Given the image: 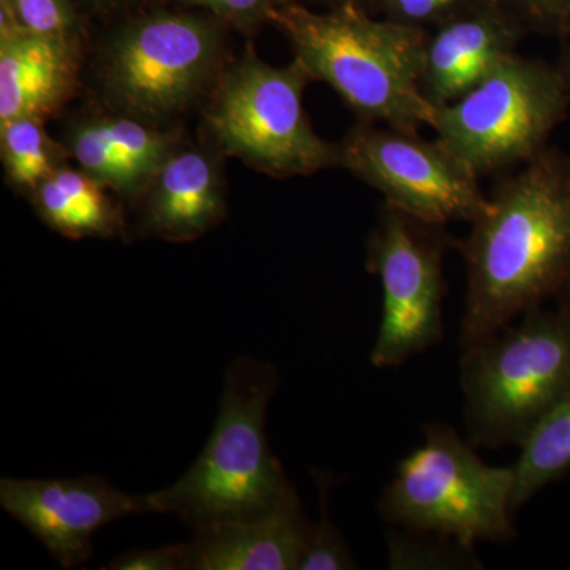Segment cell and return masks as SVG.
I'll list each match as a JSON object with an SVG mask.
<instances>
[{
	"mask_svg": "<svg viewBox=\"0 0 570 570\" xmlns=\"http://www.w3.org/2000/svg\"><path fill=\"white\" fill-rule=\"evenodd\" d=\"M0 156L11 186L29 194L70 157L45 129V121L29 116L0 122Z\"/></svg>",
	"mask_w": 570,
	"mask_h": 570,
	"instance_id": "d6986e66",
	"label": "cell"
},
{
	"mask_svg": "<svg viewBox=\"0 0 570 570\" xmlns=\"http://www.w3.org/2000/svg\"><path fill=\"white\" fill-rule=\"evenodd\" d=\"M82 45L28 31L0 3V122L61 111L80 80Z\"/></svg>",
	"mask_w": 570,
	"mask_h": 570,
	"instance_id": "5bb4252c",
	"label": "cell"
},
{
	"mask_svg": "<svg viewBox=\"0 0 570 570\" xmlns=\"http://www.w3.org/2000/svg\"><path fill=\"white\" fill-rule=\"evenodd\" d=\"M184 9L205 11L232 29L254 32L262 26L272 24L281 7L292 0H165Z\"/></svg>",
	"mask_w": 570,
	"mask_h": 570,
	"instance_id": "cb8c5ba5",
	"label": "cell"
},
{
	"mask_svg": "<svg viewBox=\"0 0 570 570\" xmlns=\"http://www.w3.org/2000/svg\"><path fill=\"white\" fill-rule=\"evenodd\" d=\"M309 81L298 59L272 66L249 45L227 62L205 99V130L214 148L279 179L337 167L336 142L318 137L305 111Z\"/></svg>",
	"mask_w": 570,
	"mask_h": 570,
	"instance_id": "8992f818",
	"label": "cell"
},
{
	"mask_svg": "<svg viewBox=\"0 0 570 570\" xmlns=\"http://www.w3.org/2000/svg\"><path fill=\"white\" fill-rule=\"evenodd\" d=\"M390 569L478 568L474 547L441 535L438 542L414 539V534H392L389 542Z\"/></svg>",
	"mask_w": 570,
	"mask_h": 570,
	"instance_id": "ffe728a7",
	"label": "cell"
},
{
	"mask_svg": "<svg viewBox=\"0 0 570 570\" xmlns=\"http://www.w3.org/2000/svg\"><path fill=\"white\" fill-rule=\"evenodd\" d=\"M62 145L77 167L110 193L138 200L183 142L171 127L104 108L71 122Z\"/></svg>",
	"mask_w": 570,
	"mask_h": 570,
	"instance_id": "4fadbf2b",
	"label": "cell"
},
{
	"mask_svg": "<svg viewBox=\"0 0 570 570\" xmlns=\"http://www.w3.org/2000/svg\"><path fill=\"white\" fill-rule=\"evenodd\" d=\"M313 524L291 489L275 508L247 520L217 521L195 528L184 543V570L299 569Z\"/></svg>",
	"mask_w": 570,
	"mask_h": 570,
	"instance_id": "9a60e30c",
	"label": "cell"
},
{
	"mask_svg": "<svg viewBox=\"0 0 570 570\" xmlns=\"http://www.w3.org/2000/svg\"><path fill=\"white\" fill-rule=\"evenodd\" d=\"M558 69H560L562 78H564L570 92V47L566 48L564 52H562L561 61L558 63Z\"/></svg>",
	"mask_w": 570,
	"mask_h": 570,
	"instance_id": "f1b7e54d",
	"label": "cell"
},
{
	"mask_svg": "<svg viewBox=\"0 0 570 570\" xmlns=\"http://www.w3.org/2000/svg\"><path fill=\"white\" fill-rule=\"evenodd\" d=\"M528 32L498 0L431 29L423 48V96L434 108L455 102L517 55Z\"/></svg>",
	"mask_w": 570,
	"mask_h": 570,
	"instance_id": "7c38bea8",
	"label": "cell"
},
{
	"mask_svg": "<svg viewBox=\"0 0 570 570\" xmlns=\"http://www.w3.org/2000/svg\"><path fill=\"white\" fill-rule=\"evenodd\" d=\"M560 294L564 295V298L568 299V306H566V309L570 311V275L568 281H566V284L562 285Z\"/></svg>",
	"mask_w": 570,
	"mask_h": 570,
	"instance_id": "f546056e",
	"label": "cell"
},
{
	"mask_svg": "<svg viewBox=\"0 0 570 570\" xmlns=\"http://www.w3.org/2000/svg\"><path fill=\"white\" fill-rule=\"evenodd\" d=\"M31 195L41 220L67 238H107L121 230V212L110 190L81 168L62 165Z\"/></svg>",
	"mask_w": 570,
	"mask_h": 570,
	"instance_id": "e0dca14e",
	"label": "cell"
},
{
	"mask_svg": "<svg viewBox=\"0 0 570 570\" xmlns=\"http://www.w3.org/2000/svg\"><path fill=\"white\" fill-rule=\"evenodd\" d=\"M318 494H321V517L311 530L309 540L298 570H347L356 569L343 535L330 520V478L316 472Z\"/></svg>",
	"mask_w": 570,
	"mask_h": 570,
	"instance_id": "7402d4cb",
	"label": "cell"
},
{
	"mask_svg": "<svg viewBox=\"0 0 570 570\" xmlns=\"http://www.w3.org/2000/svg\"><path fill=\"white\" fill-rule=\"evenodd\" d=\"M468 439L487 448L523 444L570 392V311L542 306L463 347Z\"/></svg>",
	"mask_w": 570,
	"mask_h": 570,
	"instance_id": "5b68a950",
	"label": "cell"
},
{
	"mask_svg": "<svg viewBox=\"0 0 570 570\" xmlns=\"http://www.w3.org/2000/svg\"><path fill=\"white\" fill-rule=\"evenodd\" d=\"M0 504L51 551L63 568L92 553V535L124 517L149 513L146 494L134 497L97 475L75 479H2Z\"/></svg>",
	"mask_w": 570,
	"mask_h": 570,
	"instance_id": "8fae6325",
	"label": "cell"
},
{
	"mask_svg": "<svg viewBox=\"0 0 570 570\" xmlns=\"http://www.w3.org/2000/svg\"><path fill=\"white\" fill-rule=\"evenodd\" d=\"M336 146L337 167L428 224H472L489 206L479 176L438 138L358 121Z\"/></svg>",
	"mask_w": 570,
	"mask_h": 570,
	"instance_id": "30bf717a",
	"label": "cell"
},
{
	"mask_svg": "<svg viewBox=\"0 0 570 570\" xmlns=\"http://www.w3.org/2000/svg\"><path fill=\"white\" fill-rule=\"evenodd\" d=\"M272 24L313 80L326 82L358 121L409 134L433 124L436 108L420 88L428 31L362 7L314 10L295 0L276 11Z\"/></svg>",
	"mask_w": 570,
	"mask_h": 570,
	"instance_id": "7a4b0ae2",
	"label": "cell"
},
{
	"mask_svg": "<svg viewBox=\"0 0 570 570\" xmlns=\"http://www.w3.org/2000/svg\"><path fill=\"white\" fill-rule=\"evenodd\" d=\"M165 0H73L82 18L110 22Z\"/></svg>",
	"mask_w": 570,
	"mask_h": 570,
	"instance_id": "4316f807",
	"label": "cell"
},
{
	"mask_svg": "<svg viewBox=\"0 0 570 570\" xmlns=\"http://www.w3.org/2000/svg\"><path fill=\"white\" fill-rule=\"evenodd\" d=\"M531 31L570 37V0H498Z\"/></svg>",
	"mask_w": 570,
	"mask_h": 570,
	"instance_id": "d4e9b609",
	"label": "cell"
},
{
	"mask_svg": "<svg viewBox=\"0 0 570 570\" xmlns=\"http://www.w3.org/2000/svg\"><path fill=\"white\" fill-rule=\"evenodd\" d=\"M569 105L560 69L517 52L459 100L436 108L431 129L480 178L542 153Z\"/></svg>",
	"mask_w": 570,
	"mask_h": 570,
	"instance_id": "ba28073f",
	"label": "cell"
},
{
	"mask_svg": "<svg viewBox=\"0 0 570 570\" xmlns=\"http://www.w3.org/2000/svg\"><path fill=\"white\" fill-rule=\"evenodd\" d=\"M513 468L512 509L570 472V392L562 397L520 445Z\"/></svg>",
	"mask_w": 570,
	"mask_h": 570,
	"instance_id": "ac0fdd59",
	"label": "cell"
},
{
	"mask_svg": "<svg viewBox=\"0 0 570 570\" xmlns=\"http://www.w3.org/2000/svg\"><path fill=\"white\" fill-rule=\"evenodd\" d=\"M184 543L160 549L134 550L111 561L110 570H183Z\"/></svg>",
	"mask_w": 570,
	"mask_h": 570,
	"instance_id": "484cf974",
	"label": "cell"
},
{
	"mask_svg": "<svg viewBox=\"0 0 570 570\" xmlns=\"http://www.w3.org/2000/svg\"><path fill=\"white\" fill-rule=\"evenodd\" d=\"M466 265L461 346L560 294L570 275V159L547 146L502 179L460 243Z\"/></svg>",
	"mask_w": 570,
	"mask_h": 570,
	"instance_id": "6da1fadb",
	"label": "cell"
},
{
	"mask_svg": "<svg viewBox=\"0 0 570 570\" xmlns=\"http://www.w3.org/2000/svg\"><path fill=\"white\" fill-rule=\"evenodd\" d=\"M452 245L445 225L382 206L367 238V268L381 281L382 316L371 363L395 367L444 335V258Z\"/></svg>",
	"mask_w": 570,
	"mask_h": 570,
	"instance_id": "9c48e42d",
	"label": "cell"
},
{
	"mask_svg": "<svg viewBox=\"0 0 570 570\" xmlns=\"http://www.w3.org/2000/svg\"><path fill=\"white\" fill-rule=\"evenodd\" d=\"M276 385L275 367L250 358L232 363L204 452L174 485L146 494L149 513H175L194 528L254 519L294 489L266 441Z\"/></svg>",
	"mask_w": 570,
	"mask_h": 570,
	"instance_id": "277c9868",
	"label": "cell"
},
{
	"mask_svg": "<svg viewBox=\"0 0 570 570\" xmlns=\"http://www.w3.org/2000/svg\"><path fill=\"white\" fill-rule=\"evenodd\" d=\"M232 29L205 11L154 3L108 22L94 82L105 110L168 127L208 97Z\"/></svg>",
	"mask_w": 570,
	"mask_h": 570,
	"instance_id": "3957f363",
	"label": "cell"
},
{
	"mask_svg": "<svg viewBox=\"0 0 570 570\" xmlns=\"http://www.w3.org/2000/svg\"><path fill=\"white\" fill-rule=\"evenodd\" d=\"M513 468L490 466L448 425L426 426L425 441L400 461L381 501L382 515L417 534L474 547L502 542L513 528Z\"/></svg>",
	"mask_w": 570,
	"mask_h": 570,
	"instance_id": "52a82bcc",
	"label": "cell"
},
{
	"mask_svg": "<svg viewBox=\"0 0 570 570\" xmlns=\"http://www.w3.org/2000/svg\"><path fill=\"white\" fill-rule=\"evenodd\" d=\"M490 0H376V13L390 21L431 31Z\"/></svg>",
	"mask_w": 570,
	"mask_h": 570,
	"instance_id": "603a6c76",
	"label": "cell"
},
{
	"mask_svg": "<svg viewBox=\"0 0 570 570\" xmlns=\"http://www.w3.org/2000/svg\"><path fill=\"white\" fill-rule=\"evenodd\" d=\"M220 156L214 146H179L138 198L140 234L184 243L216 227L227 209Z\"/></svg>",
	"mask_w": 570,
	"mask_h": 570,
	"instance_id": "2e32d148",
	"label": "cell"
},
{
	"mask_svg": "<svg viewBox=\"0 0 570 570\" xmlns=\"http://www.w3.org/2000/svg\"><path fill=\"white\" fill-rule=\"evenodd\" d=\"M295 2L303 3L307 7H318V9L333 10L341 9V7H362L371 13H376V0H295Z\"/></svg>",
	"mask_w": 570,
	"mask_h": 570,
	"instance_id": "83f0119b",
	"label": "cell"
},
{
	"mask_svg": "<svg viewBox=\"0 0 570 570\" xmlns=\"http://www.w3.org/2000/svg\"><path fill=\"white\" fill-rule=\"evenodd\" d=\"M21 28L41 36L86 40V20L73 0H0Z\"/></svg>",
	"mask_w": 570,
	"mask_h": 570,
	"instance_id": "44dd1931",
	"label": "cell"
}]
</instances>
